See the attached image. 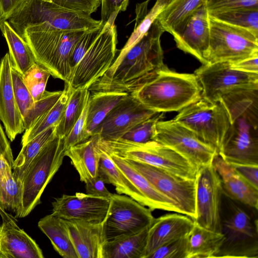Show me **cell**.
I'll return each instance as SVG.
<instances>
[{
  "label": "cell",
  "instance_id": "55",
  "mask_svg": "<svg viewBox=\"0 0 258 258\" xmlns=\"http://www.w3.org/2000/svg\"><path fill=\"white\" fill-rule=\"evenodd\" d=\"M6 209H7L4 203L2 197L0 195V215L2 218L3 220L12 218V216L8 214L6 212Z\"/></svg>",
  "mask_w": 258,
  "mask_h": 258
},
{
  "label": "cell",
  "instance_id": "33",
  "mask_svg": "<svg viewBox=\"0 0 258 258\" xmlns=\"http://www.w3.org/2000/svg\"><path fill=\"white\" fill-rule=\"evenodd\" d=\"M129 94L98 92L90 93L87 115V130L91 136L93 131L108 113Z\"/></svg>",
  "mask_w": 258,
  "mask_h": 258
},
{
  "label": "cell",
  "instance_id": "46",
  "mask_svg": "<svg viewBox=\"0 0 258 258\" xmlns=\"http://www.w3.org/2000/svg\"><path fill=\"white\" fill-rule=\"evenodd\" d=\"M89 100V98L80 117L74 124L70 133L64 138L66 150L85 141L91 137L86 127Z\"/></svg>",
  "mask_w": 258,
  "mask_h": 258
},
{
  "label": "cell",
  "instance_id": "27",
  "mask_svg": "<svg viewBox=\"0 0 258 258\" xmlns=\"http://www.w3.org/2000/svg\"><path fill=\"white\" fill-rule=\"evenodd\" d=\"M207 0H168L157 18L164 32L173 36L183 29L186 23Z\"/></svg>",
  "mask_w": 258,
  "mask_h": 258
},
{
  "label": "cell",
  "instance_id": "18",
  "mask_svg": "<svg viewBox=\"0 0 258 258\" xmlns=\"http://www.w3.org/2000/svg\"><path fill=\"white\" fill-rule=\"evenodd\" d=\"M110 198L83 192L63 194L52 202V214L67 221L102 223L109 207Z\"/></svg>",
  "mask_w": 258,
  "mask_h": 258
},
{
  "label": "cell",
  "instance_id": "44",
  "mask_svg": "<svg viewBox=\"0 0 258 258\" xmlns=\"http://www.w3.org/2000/svg\"><path fill=\"white\" fill-rule=\"evenodd\" d=\"M11 75L14 95L23 117L27 111L32 106L34 101L24 83L23 75L12 67Z\"/></svg>",
  "mask_w": 258,
  "mask_h": 258
},
{
  "label": "cell",
  "instance_id": "4",
  "mask_svg": "<svg viewBox=\"0 0 258 258\" xmlns=\"http://www.w3.org/2000/svg\"><path fill=\"white\" fill-rule=\"evenodd\" d=\"M9 20L19 35L24 31H86L102 22L86 13L67 9L45 0H23Z\"/></svg>",
  "mask_w": 258,
  "mask_h": 258
},
{
  "label": "cell",
  "instance_id": "58",
  "mask_svg": "<svg viewBox=\"0 0 258 258\" xmlns=\"http://www.w3.org/2000/svg\"><path fill=\"white\" fill-rule=\"evenodd\" d=\"M0 24H1V20H0Z\"/></svg>",
  "mask_w": 258,
  "mask_h": 258
},
{
  "label": "cell",
  "instance_id": "54",
  "mask_svg": "<svg viewBox=\"0 0 258 258\" xmlns=\"http://www.w3.org/2000/svg\"><path fill=\"white\" fill-rule=\"evenodd\" d=\"M0 153L9 165L12 167L14 158L12 150L0 121Z\"/></svg>",
  "mask_w": 258,
  "mask_h": 258
},
{
  "label": "cell",
  "instance_id": "25",
  "mask_svg": "<svg viewBox=\"0 0 258 258\" xmlns=\"http://www.w3.org/2000/svg\"><path fill=\"white\" fill-rule=\"evenodd\" d=\"M118 169L134 184L147 203L152 211L156 209L179 213L173 202L159 191L150 182L126 160L109 155Z\"/></svg>",
  "mask_w": 258,
  "mask_h": 258
},
{
  "label": "cell",
  "instance_id": "2",
  "mask_svg": "<svg viewBox=\"0 0 258 258\" xmlns=\"http://www.w3.org/2000/svg\"><path fill=\"white\" fill-rule=\"evenodd\" d=\"M230 126L218 154L230 164L258 165V89H242L221 98Z\"/></svg>",
  "mask_w": 258,
  "mask_h": 258
},
{
  "label": "cell",
  "instance_id": "21",
  "mask_svg": "<svg viewBox=\"0 0 258 258\" xmlns=\"http://www.w3.org/2000/svg\"><path fill=\"white\" fill-rule=\"evenodd\" d=\"M194 225V220L179 213L168 214L154 219L149 227L144 258L171 240L186 236Z\"/></svg>",
  "mask_w": 258,
  "mask_h": 258
},
{
  "label": "cell",
  "instance_id": "42",
  "mask_svg": "<svg viewBox=\"0 0 258 258\" xmlns=\"http://www.w3.org/2000/svg\"><path fill=\"white\" fill-rule=\"evenodd\" d=\"M163 112L156 113L136 125L120 139L137 143H146L153 140L156 124L163 118Z\"/></svg>",
  "mask_w": 258,
  "mask_h": 258
},
{
  "label": "cell",
  "instance_id": "23",
  "mask_svg": "<svg viewBox=\"0 0 258 258\" xmlns=\"http://www.w3.org/2000/svg\"><path fill=\"white\" fill-rule=\"evenodd\" d=\"M78 258H103V222L66 220Z\"/></svg>",
  "mask_w": 258,
  "mask_h": 258
},
{
  "label": "cell",
  "instance_id": "40",
  "mask_svg": "<svg viewBox=\"0 0 258 258\" xmlns=\"http://www.w3.org/2000/svg\"><path fill=\"white\" fill-rule=\"evenodd\" d=\"M50 76L47 70L36 63L23 75L24 83L34 102L40 99L43 96Z\"/></svg>",
  "mask_w": 258,
  "mask_h": 258
},
{
  "label": "cell",
  "instance_id": "49",
  "mask_svg": "<svg viewBox=\"0 0 258 258\" xmlns=\"http://www.w3.org/2000/svg\"><path fill=\"white\" fill-rule=\"evenodd\" d=\"M128 2L129 0H101V20L107 22L115 20L119 12L126 10Z\"/></svg>",
  "mask_w": 258,
  "mask_h": 258
},
{
  "label": "cell",
  "instance_id": "11",
  "mask_svg": "<svg viewBox=\"0 0 258 258\" xmlns=\"http://www.w3.org/2000/svg\"><path fill=\"white\" fill-rule=\"evenodd\" d=\"M115 20L105 23L93 43L76 66L68 82L71 88H88L110 68L117 52Z\"/></svg>",
  "mask_w": 258,
  "mask_h": 258
},
{
  "label": "cell",
  "instance_id": "6",
  "mask_svg": "<svg viewBox=\"0 0 258 258\" xmlns=\"http://www.w3.org/2000/svg\"><path fill=\"white\" fill-rule=\"evenodd\" d=\"M242 205L223 192L220 218L225 240L217 257H258L257 220Z\"/></svg>",
  "mask_w": 258,
  "mask_h": 258
},
{
  "label": "cell",
  "instance_id": "36",
  "mask_svg": "<svg viewBox=\"0 0 258 258\" xmlns=\"http://www.w3.org/2000/svg\"><path fill=\"white\" fill-rule=\"evenodd\" d=\"M56 125L48 128L26 144L22 146L17 157L14 161L12 167L14 178L19 185H21V176L31 160L56 136Z\"/></svg>",
  "mask_w": 258,
  "mask_h": 258
},
{
  "label": "cell",
  "instance_id": "3",
  "mask_svg": "<svg viewBox=\"0 0 258 258\" xmlns=\"http://www.w3.org/2000/svg\"><path fill=\"white\" fill-rule=\"evenodd\" d=\"M202 88L194 74L170 70L166 65L131 95L156 112L179 111L201 98Z\"/></svg>",
  "mask_w": 258,
  "mask_h": 258
},
{
  "label": "cell",
  "instance_id": "7",
  "mask_svg": "<svg viewBox=\"0 0 258 258\" xmlns=\"http://www.w3.org/2000/svg\"><path fill=\"white\" fill-rule=\"evenodd\" d=\"M85 31H24L19 35L28 44L36 63L53 78L68 83L71 76L70 55L76 43Z\"/></svg>",
  "mask_w": 258,
  "mask_h": 258
},
{
  "label": "cell",
  "instance_id": "19",
  "mask_svg": "<svg viewBox=\"0 0 258 258\" xmlns=\"http://www.w3.org/2000/svg\"><path fill=\"white\" fill-rule=\"evenodd\" d=\"M177 47L208 63L210 44V17L206 3L189 18L183 29L173 36Z\"/></svg>",
  "mask_w": 258,
  "mask_h": 258
},
{
  "label": "cell",
  "instance_id": "56",
  "mask_svg": "<svg viewBox=\"0 0 258 258\" xmlns=\"http://www.w3.org/2000/svg\"><path fill=\"white\" fill-rule=\"evenodd\" d=\"M8 165H9L8 164L7 161L5 159L3 155L0 153V187L2 179L3 178L4 171Z\"/></svg>",
  "mask_w": 258,
  "mask_h": 258
},
{
  "label": "cell",
  "instance_id": "34",
  "mask_svg": "<svg viewBox=\"0 0 258 258\" xmlns=\"http://www.w3.org/2000/svg\"><path fill=\"white\" fill-rule=\"evenodd\" d=\"M72 91L70 84L65 83L62 93L55 104L25 131L22 138V146L26 144L48 128L57 125L63 115Z\"/></svg>",
  "mask_w": 258,
  "mask_h": 258
},
{
  "label": "cell",
  "instance_id": "41",
  "mask_svg": "<svg viewBox=\"0 0 258 258\" xmlns=\"http://www.w3.org/2000/svg\"><path fill=\"white\" fill-rule=\"evenodd\" d=\"M62 92L63 90L51 92L45 90L42 97L34 102L32 106L23 116L25 130L29 128L38 118L55 104Z\"/></svg>",
  "mask_w": 258,
  "mask_h": 258
},
{
  "label": "cell",
  "instance_id": "1",
  "mask_svg": "<svg viewBox=\"0 0 258 258\" xmlns=\"http://www.w3.org/2000/svg\"><path fill=\"white\" fill-rule=\"evenodd\" d=\"M157 19L147 33L126 51L119 53L106 73L89 88L98 92L131 94L154 77L165 64Z\"/></svg>",
  "mask_w": 258,
  "mask_h": 258
},
{
  "label": "cell",
  "instance_id": "26",
  "mask_svg": "<svg viewBox=\"0 0 258 258\" xmlns=\"http://www.w3.org/2000/svg\"><path fill=\"white\" fill-rule=\"evenodd\" d=\"M99 136H91L85 141L71 147L65 151L78 172L80 179L85 183L98 174L100 150L97 146Z\"/></svg>",
  "mask_w": 258,
  "mask_h": 258
},
{
  "label": "cell",
  "instance_id": "31",
  "mask_svg": "<svg viewBox=\"0 0 258 258\" xmlns=\"http://www.w3.org/2000/svg\"><path fill=\"white\" fill-rule=\"evenodd\" d=\"M149 227L136 234L106 241L103 258H144Z\"/></svg>",
  "mask_w": 258,
  "mask_h": 258
},
{
  "label": "cell",
  "instance_id": "20",
  "mask_svg": "<svg viewBox=\"0 0 258 258\" xmlns=\"http://www.w3.org/2000/svg\"><path fill=\"white\" fill-rule=\"evenodd\" d=\"M11 69L9 54L7 53L0 61V121L12 142L25 128L14 93Z\"/></svg>",
  "mask_w": 258,
  "mask_h": 258
},
{
  "label": "cell",
  "instance_id": "43",
  "mask_svg": "<svg viewBox=\"0 0 258 258\" xmlns=\"http://www.w3.org/2000/svg\"><path fill=\"white\" fill-rule=\"evenodd\" d=\"M105 23L102 21L100 25L85 31L76 43L70 58L71 75L76 66L101 32Z\"/></svg>",
  "mask_w": 258,
  "mask_h": 258
},
{
  "label": "cell",
  "instance_id": "47",
  "mask_svg": "<svg viewBox=\"0 0 258 258\" xmlns=\"http://www.w3.org/2000/svg\"><path fill=\"white\" fill-rule=\"evenodd\" d=\"M209 13L238 8H258V0H207Z\"/></svg>",
  "mask_w": 258,
  "mask_h": 258
},
{
  "label": "cell",
  "instance_id": "28",
  "mask_svg": "<svg viewBox=\"0 0 258 258\" xmlns=\"http://www.w3.org/2000/svg\"><path fill=\"white\" fill-rule=\"evenodd\" d=\"M187 238V258L217 257L225 240L223 233L207 229L194 221Z\"/></svg>",
  "mask_w": 258,
  "mask_h": 258
},
{
  "label": "cell",
  "instance_id": "22",
  "mask_svg": "<svg viewBox=\"0 0 258 258\" xmlns=\"http://www.w3.org/2000/svg\"><path fill=\"white\" fill-rule=\"evenodd\" d=\"M212 164L221 180L223 192L231 199L257 210L258 189L251 185L217 154Z\"/></svg>",
  "mask_w": 258,
  "mask_h": 258
},
{
  "label": "cell",
  "instance_id": "39",
  "mask_svg": "<svg viewBox=\"0 0 258 258\" xmlns=\"http://www.w3.org/2000/svg\"><path fill=\"white\" fill-rule=\"evenodd\" d=\"M1 190L7 209H11L16 213L21 205V187L14 178L12 168L9 165L4 171L1 183Z\"/></svg>",
  "mask_w": 258,
  "mask_h": 258
},
{
  "label": "cell",
  "instance_id": "29",
  "mask_svg": "<svg viewBox=\"0 0 258 258\" xmlns=\"http://www.w3.org/2000/svg\"><path fill=\"white\" fill-rule=\"evenodd\" d=\"M38 226L61 256L78 258L65 220L51 214L41 218Z\"/></svg>",
  "mask_w": 258,
  "mask_h": 258
},
{
  "label": "cell",
  "instance_id": "45",
  "mask_svg": "<svg viewBox=\"0 0 258 258\" xmlns=\"http://www.w3.org/2000/svg\"><path fill=\"white\" fill-rule=\"evenodd\" d=\"M187 246L186 235L162 245L152 252L148 258H187Z\"/></svg>",
  "mask_w": 258,
  "mask_h": 258
},
{
  "label": "cell",
  "instance_id": "35",
  "mask_svg": "<svg viewBox=\"0 0 258 258\" xmlns=\"http://www.w3.org/2000/svg\"><path fill=\"white\" fill-rule=\"evenodd\" d=\"M149 1L147 0L137 4L134 31L119 53L126 51L147 33L168 2V0H156L154 6L148 11Z\"/></svg>",
  "mask_w": 258,
  "mask_h": 258
},
{
  "label": "cell",
  "instance_id": "30",
  "mask_svg": "<svg viewBox=\"0 0 258 258\" xmlns=\"http://www.w3.org/2000/svg\"><path fill=\"white\" fill-rule=\"evenodd\" d=\"M100 150L98 175L103 179L105 183L112 184L117 194L126 195L147 207V201L134 184L118 169L111 157L106 152Z\"/></svg>",
  "mask_w": 258,
  "mask_h": 258
},
{
  "label": "cell",
  "instance_id": "14",
  "mask_svg": "<svg viewBox=\"0 0 258 258\" xmlns=\"http://www.w3.org/2000/svg\"><path fill=\"white\" fill-rule=\"evenodd\" d=\"M153 141L174 150L197 169L212 164L218 154L190 130L173 119L157 122Z\"/></svg>",
  "mask_w": 258,
  "mask_h": 258
},
{
  "label": "cell",
  "instance_id": "53",
  "mask_svg": "<svg viewBox=\"0 0 258 258\" xmlns=\"http://www.w3.org/2000/svg\"><path fill=\"white\" fill-rule=\"evenodd\" d=\"M258 55H254L236 63H231L234 69L247 73L258 74Z\"/></svg>",
  "mask_w": 258,
  "mask_h": 258
},
{
  "label": "cell",
  "instance_id": "10",
  "mask_svg": "<svg viewBox=\"0 0 258 258\" xmlns=\"http://www.w3.org/2000/svg\"><path fill=\"white\" fill-rule=\"evenodd\" d=\"M208 63H236L258 55V36L251 31L210 17Z\"/></svg>",
  "mask_w": 258,
  "mask_h": 258
},
{
  "label": "cell",
  "instance_id": "17",
  "mask_svg": "<svg viewBox=\"0 0 258 258\" xmlns=\"http://www.w3.org/2000/svg\"><path fill=\"white\" fill-rule=\"evenodd\" d=\"M156 113L129 94L108 113L93 131L92 136L97 135L103 140L120 139L136 125Z\"/></svg>",
  "mask_w": 258,
  "mask_h": 258
},
{
  "label": "cell",
  "instance_id": "16",
  "mask_svg": "<svg viewBox=\"0 0 258 258\" xmlns=\"http://www.w3.org/2000/svg\"><path fill=\"white\" fill-rule=\"evenodd\" d=\"M196 212L194 221L207 229L221 233V182L213 164L198 169L195 179Z\"/></svg>",
  "mask_w": 258,
  "mask_h": 258
},
{
  "label": "cell",
  "instance_id": "38",
  "mask_svg": "<svg viewBox=\"0 0 258 258\" xmlns=\"http://www.w3.org/2000/svg\"><path fill=\"white\" fill-rule=\"evenodd\" d=\"M209 15L211 18L248 29L258 36V8H238L210 12Z\"/></svg>",
  "mask_w": 258,
  "mask_h": 258
},
{
  "label": "cell",
  "instance_id": "57",
  "mask_svg": "<svg viewBox=\"0 0 258 258\" xmlns=\"http://www.w3.org/2000/svg\"><path fill=\"white\" fill-rule=\"evenodd\" d=\"M0 258H5V256L3 255V254L1 252V250H0Z\"/></svg>",
  "mask_w": 258,
  "mask_h": 258
},
{
  "label": "cell",
  "instance_id": "37",
  "mask_svg": "<svg viewBox=\"0 0 258 258\" xmlns=\"http://www.w3.org/2000/svg\"><path fill=\"white\" fill-rule=\"evenodd\" d=\"M90 95L87 88L73 89L63 115L56 125V136L65 138L68 135L80 117Z\"/></svg>",
  "mask_w": 258,
  "mask_h": 258
},
{
  "label": "cell",
  "instance_id": "60",
  "mask_svg": "<svg viewBox=\"0 0 258 258\" xmlns=\"http://www.w3.org/2000/svg\"><path fill=\"white\" fill-rule=\"evenodd\" d=\"M1 61V60H0Z\"/></svg>",
  "mask_w": 258,
  "mask_h": 258
},
{
  "label": "cell",
  "instance_id": "12",
  "mask_svg": "<svg viewBox=\"0 0 258 258\" xmlns=\"http://www.w3.org/2000/svg\"><path fill=\"white\" fill-rule=\"evenodd\" d=\"M194 74L202 88L201 98L212 103L233 91L258 88L257 73L234 69L228 62L202 64Z\"/></svg>",
  "mask_w": 258,
  "mask_h": 258
},
{
  "label": "cell",
  "instance_id": "8",
  "mask_svg": "<svg viewBox=\"0 0 258 258\" xmlns=\"http://www.w3.org/2000/svg\"><path fill=\"white\" fill-rule=\"evenodd\" d=\"M64 138L56 136L31 160L20 179L22 201L16 217L23 218L40 203L46 185L62 164Z\"/></svg>",
  "mask_w": 258,
  "mask_h": 258
},
{
  "label": "cell",
  "instance_id": "51",
  "mask_svg": "<svg viewBox=\"0 0 258 258\" xmlns=\"http://www.w3.org/2000/svg\"><path fill=\"white\" fill-rule=\"evenodd\" d=\"M86 194L110 198L112 193L105 186L103 179L99 175L85 183Z\"/></svg>",
  "mask_w": 258,
  "mask_h": 258
},
{
  "label": "cell",
  "instance_id": "9",
  "mask_svg": "<svg viewBox=\"0 0 258 258\" xmlns=\"http://www.w3.org/2000/svg\"><path fill=\"white\" fill-rule=\"evenodd\" d=\"M173 119L190 130L218 154L231 124L221 101L212 103L202 98L179 111Z\"/></svg>",
  "mask_w": 258,
  "mask_h": 258
},
{
  "label": "cell",
  "instance_id": "52",
  "mask_svg": "<svg viewBox=\"0 0 258 258\" xmlns=\"http://www.w3.org/2000/svg\"><path fill=\"white\" fill-rule=\"evenodd\" d=\"M23 0H0L1 23L7 21Z\"/></svg>",
  "mask_w": 258,
  "mask_h": 258
},
{
  "label": "cell",
  "instance_id": "5",
  "mask_svg": "<svg viewBox=\"0 0 258 258\" xmlns=\"http://www.w3.org/2000/svg\"><path fill=\"white\" fill-rule=\"evenodd\" d=\"M98 148L108 155L121 159L149 164L178 175L195 180L197 168L172 149L155 141L134 142L122 139H99Z\"/></svg>",
  "mask_w": 258,
  "mask_h": 258
},
{
  "label": "cell",
  "instance_id": "32",
  "mask_svg": "<svg viewBox=\"0 0 258 258\" xmlns=\"http://www.w3.org/2000/svg\"><path fill=\"white\" fill-rule=\"evenodd\" d=\"M0 29L8 44L12 67L23 75L36 63L29 47L7 21L1 23Z\"/></svg>",
  "mask_w": 258,
  "mask_h": 258
},
{
  "label": "cell",
  "instance_id": "13",
  "mask_svg": "<svg viewBox=\"0 0 258 258\" xmlns=\"http://www.w3.org/2000/svg\"><path fill=\"white\" fill-rule=\"evenodd\" d=\"M154 219L148 207L126 195L111 194L103 222L106 241L139 233L149 227Z\"/></svg>",
  "mask_w": 258,
  "mask_h": 258
},
{
  "label": "cell",
  "instance_id": "24",
  "mask_svg": "<svg viewBox=\"0 0 258 258\" xmlns=\"http://www.w3.org/2000/svg\"><path fill=\"white\" fill-rule=\"evenodd\" d=\"M0 229V250L5 258H43L36 242L20 228L12 217L3 220Z\"/></svg>",
  "mask_w": 258,
  "mask_h": 258
},
{
  "label": "cell",
  "instance_id": "15",
  "mask_svg": "<svg viewBox=\"0 0 258 258\" xmlns=\"http://www.w3.org/2000/svg\"><path fill=\"white\" fill-rule=\"evenodd\" d=\"M125 160V159H124ZM126 160L161 193L171 200L179 213L196 218L195 180L146 163Z\"/></svg>",
  "mask_w": 258,
  "mask_h": 258
},
{
  "label": "cell",
  "instance_id": "50",
  "mask_svg": "<svg viewBox=\"0 0 258 258\" xmlns=\"http://www.w3.org/2000/svg\"><path fill=\"white\" fill-rule=\"evenodd\" d=\"M251 185L258 189V165L230 164Z\"/></svg>",
  "mask_w": 258,
  "mask_h": 258
},
{
  "label": "cell",
  "instance_id": "48",
  "mask_svg": "<svg viewBox=\"0 0 258 258\" xmlns=\"http://www.w3.org/2000/svg\"><path fill=\"white\" fill-rule=\"evenodd\" d=\"M70 10L91 15L101 5V0H45Z\"/></svg>",
  "mask_w": 258,
  "mask_h": 258
},
{
  "label": "cell",
  "instance_id": "59",
  "mask_svg": "<svg viewBox=\"0 0 258 258\" xmlns=\"http://www.w3.org/2000/svg\"><path fill=\"white\" fill-rule=\"evenodd\" d=\"M0 229H1V226H0Z\"/></svg>",
  "mask_w": 258,
  "mask_h": 258
}]
</instances>
